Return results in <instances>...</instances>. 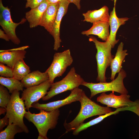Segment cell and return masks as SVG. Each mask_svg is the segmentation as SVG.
<instances>
[{
    "label": "cell",
    "instance_id": "obj_31",
    "mask_svg": "<svg viewBox=\"0 0 139 139\" xmlns=\"http://www.w3.org/2000/svg\"><path fill=\"white\" fill-rule=\"evenodd\" d=\"M62 0H47L49 3H56L59 2Z\"/></svg>",
    "mask_w": 139,
    "mask_h": 139
},
{
    "label": "cell",
    "instance_id": "obj_29",
    "mask_svg": "<svg viewBox=\"0 0 139 139\" xmlns=\"http://www.w3.org/2000/svg\"><path fill=\"white\" fill-rule=\"evenodd\" d=\"M1 29H0V38L3 39L6 41H9L10 40L7 34Z\"/></svg>",
    "mask_w": 139,
    "mask_h": 139
},
{
    "label": "cell",
    "instance_id": "obj_33",
    "mask_svg": "<svg viewBox=\"0 0 139 139\" xmlns=\"http://www.w3.org/2000/svg\"><path fill=\"white\" fill-rule=\"evenodd\" d=\"M111 1H114V7H115V5H116V2L117 1V0H111Z\"/></svg>",
    "mask_w": 139,
    "mask_h": 139
},
{
    "label": "cell",
    "instance_id": "obj_24",
    "mask_svg": "<svg viewBox=\"0 0 139 139\" xmlns=\"http://www.w3.org/2000/svg\"><path fill=\"white\" fill-rule=\"evenodd\" d=\"M24 132L19 126L13 123H9L4 130L1 131L0 139H13L15 135L18 133Z\"/></svg>",
    "mask_w": 139,
    "mask_h": 139
},
{
    "label": "cell",
    "instance_id": "obj_1",
    "mask_svg": "<svg viewBox=\"0 0 139 139\" xmlns=\"http://www.w3.org/2000/svg\"><path fill=\"white\" fill-rule=\"evenodd\" d=\"M79 101L81 104V108L78 115L72 121L68 123L65 121L64 124L66 130L65 133L73 131L88 118L112 111L110 108L101 106L91 100L84 91Z\"/></svg>",
    "mask_w": 139,
    "mask_h": 139
},
{
    "label": "cell",
    "instance_id": "obj_23",
    "mask_svg": "<svg viewBox=\"0 0 139 139\" xmlns=\"http://www.w3.org/2000/svg\"><path fill=\"white\" fill-rule=\"evenodd\" d=\"M13 77L21 80L30 72V67L24 62L23 59L18 61L13 69Z\"/></svg>",
    "mask_w": 139,
    "mask_h": 139
},
{
    "label": "cell",
    "instance_id": "obj_13",
    "mask_svg": "<svg viewBox=\"0 0 139 139\" xmlns=\"http://www.w3.org/2000/svg\"><path fill=\"white\" fill-rule=\"evenodd\" d=\"M28 46H25L11 51H1L0 53V62L13 69L19 60L25 58L26 51L24 50Z\"/></svg>",
    "mask_w": 139,
    "mask_h": 139
},
{
    "label": "cell",
    "instance_id": "obj_14",
    "mask_svg": "<svg viewBox=\"0 0 139 139\" xmlns=\"http://www.w3.org/2000/svg\"><path fill=\"white\" fill-rule=\"evenodd\" d=\"M129 19L127 17L118 18L116 14L115 7L110 12L108 21L110 30L108 40L111 45L112 48L119 41V39H116V34L118 28L121 25L125 24Z\"/></svg>",
    "mask_w": 139,
    "mask_h": 139
},
{
    "label": "cell",
    "instance_id": "obj_11",
    "mask_svg": "<svg viewBox=\"0 0 139 139\" xmlns=\"http://www.w3.org/2000/svg\"><path fill=\"white\" fill-rule=\"evenodd\" d=\"M83 90L77 88L71 91L70 94L63 99L55 101L45 104H40L38 102L32 104V107L40 110L51 111L72 103L79 101Z\"/></svg>",
    "mask_w": 139,
    "mask_h": 139
},
{
    "label": "cell",
    "instance_id": "obj_9",
    "mask_svg": "<svg viewBox=\"0 0 139 139\" xmlns=\"http://www.w3.org/2000/svg\"><path fill=\"white\" fill-rule=\"evenodd\" d=\"M26 20V18H23L19 23L13 22L11 18L10 9L7 6H4L2 0H0V25L10 40L15 44L18 45L20 43V39L16 34V29L18 25L24 23Z\"/></svg>",
    "mask_w": 139,
    "mask_h": 139
},
{
    "label": "cell",
    "instance_id": "obj_21",
    "mask_svg": "<svg viewBox=\"0 0 139 139\" xmlns=\"http://www.w3.org/2000/svg\"><path fill=\"white\" fill-rule=\"evenodd\" d=\"M125 110L124 107L118 108H117L114 111L100 115L98 117L87 123H83L73 131V134L74 135H77L81 131L86 129L98 123L106 118L112 115L118 114L120 111H124Z\"/></svg>",
    "mask_w": 139,
    "mask_h": 139
},
{
    "label": "cell",
    "instance_id": "obj_17",
    "mask_svg": "<svg viewBox=\"0 0 139 139\" xmlns=\"http://www.w3.org/2000/svg\"><path fill=\"white\" fill-rule=\"evenodd\" d=\"M92 23V27L89 29L82 31L81 34L87 36L96 35L103 41H107L110 34L108 22L99 21Z\"/></svg>",
    "mask_w": 139,
    "mask_h": 139
},
{
    "label": "cell",
    "instance_id": "obj_16",
    "mask_svg": "<svg viewBox=\"0 0 139 139\" xmlns=\"http://www.w3.org/2000/svg\"><path fill=\"white\" fill-rule=\"evenodd\" d=\"M49 3L47 0H44L38 6L26 13L25 18L29 23L30 28L39 25L42 16Z\"/></svg>",
    "mask_w": 139,
    "mask_h": 139
},
{
    "label": "cell",
    "instance_id": "obj_10",
    "mask_svg": "<svg viewBox=\"0 0 139 139\" xmlns=\"http://www.w3.org/2000/svg\"><path fill=\"white\" fill-rule=\"evenodd\" d=\"M49 79L40 84L26 88L23 91L21 98L24 101L26 109L29 111L33 103L38 102L47 93L51 84Z\"/></svg>",
    "mask_w": 139,
    "mask_h": 139
},
{
    "label": "cell",
    "instance_id": "obj_2",
    "mask_svg": "<svg viewBox=\"0 0 139 139\" xmlns=\"http://www.w3.org/2000/svg\"><path fill=\"white\" fill-rule=\"evenodd\" d=\"M38 114H32L29 111L27 112L24 117L32 123L37 128L39 133L38 139H47V133L49 129L55 128L57 124L60 115L59 109L51 111L39 110Z\"/></svg>",
    "mask_w": 139,
    "mask_h": 139
},
{
    "label": "cell",
    "instance_id": "obj_18",
    "mask_svg": "<svg viewBox=\"0 0 139 139\" xmlns=\"http://www.w3.org/2000/svg\"><path fill=\"white\" fill-rule=\"evenodd\" d=\"M83 21L93 23L99 21L108 22L109 17V8L104 6L99 9L89 10L83 13Z\"/></svg>",
    "mask_w": 139,
    "mask_h": 139
},
{
    "label": "cell",
    "instance_id": "obj_22",
    "mask_svg": "<svg viewBox=\"0 0 139 139\" xmlns=\"http://www.w3.org/2000/svg\"><path fill=\"white\" fill-rule=\"evenodd\" d=\"M1 84L6 87L10 93L12 94L14 91H23L24 86L20 80L12 77H6L0 76Z\"/></svg>",
    "mask_w": 139,
    "mask_h": 139
},
{
    "label": "cell",
    "instance_id": "obj_3",
    "mask_svg": "<svg viewBox=\"0 0 139 139\" xmlns=\"http://www.w3.org/2000/svg\"><path fill=\"white\" fill-rule=\"evenodd\" d=\"M89 37V41L94 43L97 50L95 56L98 72L97 81L106 82L107 79L105 76L106 70L110 66L114 57V56L111 53V45L108 40L105 42H101L93 36H90Z\"/></svg>",
    "mask_w": 139,
    "mask_h": 139
},
{
    "label": "cell",
    "instance_id": "obj_27",
    "mask_svg": "<svg viewBox=\"0 0 139 139\" xmlns=\"http://www.w3.org/2000/svg\"><path fill=\"white\" fill-rule=\"evenodd\" d=\"M44 0H26L25 7H30L31 9L38 6Z\"/></svg>",
    "mask_w": 139,
    "mask_h": 139
},
{
    "label": "cell",
    "instance_id": "obj_28",
    "mask_svg": "<svg viewBox=\"0 0 139 139\" xmlns=\"http://www.w3.org/2000/svg\"><path fill=\"white\" fill-rule=\"evenodd\" d=\"M9 122V119L6 115L0 120V130L1 131H2V130L4 127L8 125Z\"/></svg>",
    "mask_w": 139,
    "mask_h": 139
},
{
    "label": "cell",
    "instance_id": "obj_30",
    "mask_svg": "<svg viewBox=\"0 0 139 139\" xmlns=\"http://www.w3.org/2000/svg\"><path fill=\"white\" fill-rule=\"evenodd\" d=\"M70 3L74 4L76 6L78 10H80L81 8V5L80 2L81 0H68Z\"/></svg>",
    "mask_w": 139,
    "mask_h": 139
},
{
    "label": "cell",
    "instance_id": "obj_5",
    "mask_svg": "<svg viewBox=\"0 0 139 139\" xmlns=\"http://www.w3.org/2000/svg\"><path fill=\"white\" fill-rule=\"evenodd\" d=\"M19 91L15 90L11 95V100L6 108V115L9 118V122L20 126L24 132L28 133L29 131L24 124L23 118L26 111L23 100L19 96Z\"/></svg>",
    "mask_w": 139,
    "mask_h": 139
},
{
    "label": "cell",
    "instance_id": "obj_8",
    "mask_svg": "<svg viewBox=\"0 0 139 139\" xmlns=\"http://www.w3.org/2000/svg\"><path fill=\"white\" fill-rule=\"evenodd\" d=\"M53 61L46 72L48 74L49 80L51 84L57 77L61 76L67 67L73 62L70 49L61 52L56 53Z\"/></svg>",
    "mask_w": 139,
    "mask_h": 139
},
{
    "label": "cell",
    "instance_id": "obj_34",
    "mask_svg": "<svg viewBox=\"0 0 139 139\" xmlns=\"http://www.w3.org/2000/svg\"></svg>",
    "mask_w": 139,
    "mask_h": 139
},
{
    "label": "cell",
    "instance_id": "obj_25",
    "mask_svg": "<svg viewBox=\"0 0 139 139\" xmlns=\"http://www.w3.org/2000/svg\"><path fill=\"white\" fill-rule=\"evenodd\" d=\"M11 99V95L7 89L4 86L0 85V106L5 108Z\"/></svg>",
    "mask_w": 139,
    "mask_h": 139
},
{
    "label": "cell",
    "instance_id": "obj_12",
    "mask_svg": "<svg viewBox=\"0 0 139 139\" xmlns=\"http://www.w3.org/2000/svg\"><path fill=\"white\" fill-rule=\"evenodd\" d=\"M59 7L54 23L51 32L50 34L54 39V49L57 51L60 46L62 40L60 38V23L63 16L67 12L70 2L68 0H62L59 2Z\"/></svg>",
    "mask_w": 139,
    "mask_h": 139
},
{
    "label": "cell",
    "instance_id": "obj_20",
    "mask_svg": "<svg viewBox=\"0 0 139 139\" xmlns=\"http://www.w3.org/2000/svg\"><path fill=\"white\" fill-rule=\"evenodd\" d=\"M49 79L48 74L46 71L41 72L36 70L30 73L21 80L25 88L39 85Z\"/></svg>",
    "mask_w": 139,
    "mask_h": 139
},
{
    "label": "cell",
    "instance_id": "obj_26",
    "mask_svg": "<svg viewBox=\"0 0 139 139\" xmlns=\"http://www.w3.org/2000/svg\"><path fill=\"white\" fill-rule=\"evenodd\" d=\"M0 75L1 76L6 77H13V69L0 63Z\"/></svg>",
    "mask_w": 139,
    "mask_h": 139
},
{
    "label": "cell",
    "instance_id": "obj_32",
    "mask_svg": "<svg viewBox=\"0 0 139 139\" xmlns=\"http://www.w3.org/2000/svg\"><path fill=\"white\" fill-rule=\"evenodd\" d=\"M6 112V109L3 107H1L0 108V115Z\"/></svg>",
    "mask_w": 139,
    "mask_h": 139
},
{
    "label": "cell",
    "instance_id": "obj_4",
    "mask_svg": "<svg viewBox=\"0 0 139 139\" xmlns=\"http://www.w3.org/2000/svg\"><path fill=\"white\" fill-rule=\"evenodd\" d=\"M85 81L81 76L76 73L74 67H72L66 76L61 80L51 84L49 91L42 100H49L55 96L77 88Z\"/></svg>",
    "mask_w": 139,
    "mask_h": 139
},
{
    "label": "cell",
    "instance_id": "obj_15",
    "mask_svg": "<svg viewBox=\"0 0 139 139\" xmlns=\"http://www.w3.org/2000/svg\"><path fill=\"white\" fill-rule=\"evenodd\" d=\"M59 3H49L42 16L39 25L43 27L50 34L59 7Z\"/></svg>",
    "mask_w": 139,
    "mask_h": 139
},
{
    "label": "cell",
    "instance_id": "obj_6",
    "mask_svg": "<svg viewBox=\"0 0 139 139\" xmlns=\"http://www.w3.org/2000/svg\"><path fill=\"white\" fill-rule=\"evenodd\" d=\"M126 76V72L121 68L116 78L110 82L93 83L85 81L82 85L86 87L90 90V99L98 93L109 91L115 92L121 94H128V92L123 83V80Z\"/></svg>",
    "mask_w": 139,
    "mask_h": 139
},
{
    "label": "cell",
    "instance_id": "obj_19",
    "mask_svg": "<svg viewBox=\"0 0 139 139\" xmlns=\"http://www.w3.org/2000/svg\"><path fill=\"white\" fill-rule=\"evenodd\" d=\"M123 43L121 42L118 47L115 56L111 64V74L110 79L111 80L114 79L116 74L120 71L123 61L128 54L127 53V50H123Z\"/></svg>",
    "mask_w": 139,
    "mask_h": 139
},
{
    "label": "cell",
    "instance_id": "obj_7",
    "mask_svg": "<svg viewBox=\"0 0 139 139\" xmlns=\"http://www.w3.org/2000/svg\"><path fill=\"white\" fill-rule=\"evenodd\" d=\"M130 97L127 94L116 95L114 92L109 94L103 92L97 97V101L109 108H117L127 107L132 108L135 111V113L139 117V100L133 101L130 100Z\"/></svg>",
    "mask_w": 139,
    "mask_h": 139
}]
</instances>
